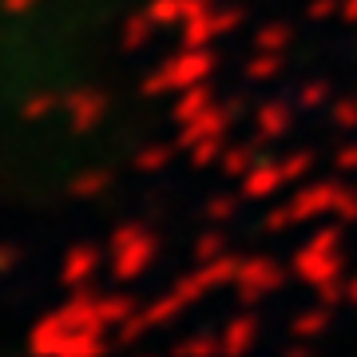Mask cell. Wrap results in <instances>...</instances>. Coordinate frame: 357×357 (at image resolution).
I'll return each instance as SVG.
<instances>
[{
    "label": "cell",
    "instance_id": "27",
    "mask_svg": "<svg viewBox=\"0 0 357 357\" xmlns=\"http://www.w3.org/2000/svg\"><path fill=\"white\" fill-rule=\"evenodd\" d=\"M333 8H337V0H314L310 4V16L314 20H326V16H333Z\"/></svg>",
    "mask_w": 357,
    "mask_h": 357
},
{
    "label": "cell",
    "instance_id": "11",
    "mask_svg": "<svg viewBox=\"0 0 357 357\" xmlns=\"http://www.w3.org/2000/svg\"><path fill=\"white\" fill-rule=\"evenodd\" d=\"M290 119H294V112L286 107V103H262L258 107V115H255V128H258V139H282L286 131H290Z\"/></svg>",
    "mask_w": 357,
    "mask_h": 357
},
{
    "label": "cell",
    "instance_id": "3",
    "mask_svg": "<svg viewBox=\"0 0 357 357\" xmlns=\"http://www.w3.org/2000/svg\"><path fill=\"white\" fill-rule=\"evenodd\" d=\"M159 255V243H155L151 230L143 227H119L112 238V274L115 282H135L139 274H147Z\"/></svg>",
    "mask_w": 357,
    "mask_h": 357
},
{
    "label": "cell",
    "instance_id": "8",
    "mask_svg": "<svg viewBox=\"0 0 357 357\" xmlns=\"http://www.w3.org/2000/svg\"><path fill=\"white\" fill-rule=\"evenodd\" d=\"M227 128H230V112L227 107H218V103H211L199 119H191L187 128H178V147L187 151L195 139H203V135H227Z\"/></svg>",
    "mask_w": 357,
    "mask_h": 357
},
{
    "label": "cell",
    "instance_id": "22",
    "mask_svg": "<svg viewBox=\"0 0 357 357\" xmlns=\"http://www.w3.org/2000/svg\"><path fill=\"white\" fill-rule=\"evenodd\" d=\"M326 100H330V84H326V79L306 84V88H302V96H298V103H302V107H321Z\"/></svg>",
    "mask_w": 357,
    "mask_h": 357
},
{
    "label": "cell",
    "instance_id": "2",
    "mask_svg": "<svg viewBox=\"0 0 357 357\" xmlns=\"http://www.w3.org/2000/svg\"><path fill=\"white\" fill-rule=\"evenodd\" d=\"M211 72H215V56H211V48H187V44H183V52L171 56V60H167V64L143 84V91H147V96L187 91V88H195V84H206Z\"/></svg>",
    "mask_w": 357,
    "mask_h": 357
},
{
    "label": "cell",
    "instance_id": "5",
    "mask_svg": "<svg viewBox=\"0 0 357 357\" xmlns=\"http://www.w3.org/2000/svg\"><path fill=\"white\" fill-rule=\"evenodd\" d=\"M243 24V13L234 8H206V13L191 16V20H183V44L187 48H211L218 36H227V32H234V28Z\"/></svg>",
    "mask_w": 357,
    "mask_h": 357
},
{
    "label": "cell",
    "instance_id": "21",
    "mask_svg": "<svg viewBox=\"0 0 357 357\" xmlns=\"http://www.w3.org/2000/svg\"><path fill=\"white\" fill-rule=\"evenodd\" d=\"M333 218H337V222H357V191L342 187L337 203H333Z\"/></svg>",
    "mask_w": 357,
    "mask_h": 357
},
{
    "label": "cell",
    "instance_id": "15",
    "mask_svg": "<svg viewBox=\"0 0 357 357\" xmlns=\"http://www.w3.org/2000/svg\"><path fill=\"white\" fill-rule=\"evenodd\" d=\"M222 151H227V135H203V139H195L187 147L195 167H211L215 159H222Z\"/></svg>",
    "mask_w": 357,
    "mask_h": 357
},
{
    "label": "cell",
    "instance_id": "12",
    "mask_svg": "<svg viewBox=\"0 0 357 357\" xmlns=\"http://www.w3.org/2000/svg\"><path fill=\"white\" fill-rule=\"evenodd\" d=\"M255 342H258V321L255 318H234L227 330H222V337H218V349H222V354H246Z\"/></svg>",
    "mask_w": 357,
    "mask_h": 357
},
{
    "label": "cell",
    "instance_id": "14",
    "mask_svg": "<svg viewBox=\"0 0 357 357\" xmlns=\"http://www.w3.org/2000/svg\"><path fill=\"white\" fill-rule=\"evenodd\" d=\"M218 163H222V175H227V178H243L246 171H250V167L258 163L255 143H238V147H227Z\"/></svg>",
    "mask_w": 357,
    "mask_h": 357
},
{
    "label": "cell",
    "instance_id": "24",
    "mask_svg": "<svg viewBox=\"0 0 357 357\" xmlns=\"http://www.w3.org/2000/svg\"><path fill=\"white\" fill-rule=\"evenodd\" d=\"M167 159H171V147H151V151H143L139 159H135V167L151 175V171H163V167H167Z\"/></svg>",
    "mask_w": 357,
    "mask_h": 357
},
{
    "label": "cell",
    "instance_id": "9",
    "mask_svg": "<svg viewBox=\"0 0 357 357\" xmlns=\"http://www.w3.org/2000/svg\"><path fill=\"white\" fill-rule=\"evenodd\" d=\"M215 103V91H211V84H195V88L178 91V103L171 107V119H175L178 128H187L191 119H199V115L206 112Z\"/></svg>",
    "mask_w": 357,
    "mask_h": 357
},
{
    "label": "cell",
    "instance_id": "17",
    "mask_svg": "<svg viewBox=\"0 0 357 357\" xmlns=\"http://www.w3.org/2000/svg\"><path fill=\"white\" fill-rule=\"evenodd\" d=\"M278 64H282V56H274V52H255V60L246 64V76L250 79H274L278 76Z\"/></svg>",
    "mask_w": 357,
    "mask_h": 357
},
{
    "label": "cell",
    "instance_id": "29",
    "mask_svg": "<svg viewBox=\"0 0 357 357\" xmlns=\"http://www.w3.org/2000/svg\"><path fill=\"white\" fill-rule=\"evenodd\" d=\"M342 20L345 24H357V0H342Z\"/></svg>",
    "mask_w": 357,
    "mask_h": 357
},
{
    "label": "cell",
    "instance_id": "25",
    "mask_svg": "<svg viewBox=\"0 0 357 357\" xmlns=\"http://www.w3.org/2000/svg\"><path fill=\"white\" fill-rule=\"evenodd\" d=\"M310 163H314V155H310V151H298V155H290V159H282L286 183H294V178H302V175L310 171Z\"/></svg>",
    "mask_w": 357,
    "mask_h": 357
},
{
    "label": "cell",
    "instance_id": "7",
    "mask_svg": "<svg viewBox=\"0 0 357 357\" xmlns=\"http://www.w3.org/2000/svg\"><path fill=\"white\" fill-rule=\"evenodd\" d=\"M246 199H274V195L286 187V171H282V159H258L243 178H238Z\"/></svg>",
    "mask_w": 357,
    "mask_h": 357
},
{
    "label": "cell",
    "instance_id": "6",
    "mask_svg": "<svg viewBox=\"0 0 357 357\" xmlns=\"http://www.w3.org/2000/svg\"><path fill=\"white\" fill-rule=\"evenodd\" d=\"M286 282L278 262H270V258H246L238 262V278H234V290L243 302H258V298H270V294H278V286Z\"/></svg>",
    "mask_w": 357,
    "mask_h": 357
},
{
    "label": "cell",
    "instance_id": "20",
    "mask_svg": "<svg viewBox=\"0 0 357 357\" xmlns=\"http://www.w3.org/2000/svg\"><path fill=\"white\" fill-rule=\"evenodd\" d=\"M218 255H227L218 230H211V234H203V238H195V258H199V262H211V258H218Z\"/></svg>",
    "mask_w": 357,
    "mask_h": 357
},
{
    "label": "cell",
    "instance_id": "4",
    "mask_svg": "<svg viewBox=\"0 0 357 357\" xmlns=\"http://www.w3.org/2000/svg\"><path fill=\"white\" fill-rule=\"evenodd\" d=\"M342 195V183H318V187H306L298 191L290 203L270 215V230H282V227H298V222H314L321 215H333V203Z\"/></svg>",
    "mask_w": 357,
    "mask_h": 357
},
{
    "label": "cell",
    "instance_id": "28",
    "mask_svg": "<svg viewBox=\"0 0 357 357\" xmlns=\"http://www.w3.org/2000/svg\"><path fill=\"white\" fill-rule=\"evenodd\" d=\"M227 215H234V203H227V199H215V203H211V218H227Z\"/></svg>",
    "mask_w": 357,
    "mask_h": 357
},
{
    "label": "cell",
    "instance_id": "13",
    "mask_svg": "<svg viewBox=\"0 0 357 357\" xmlns=\"http://www.w3.org/2000/svg\"><path fill=\"white\" fill-rule=\"evenodd\" d=\"M68 115H72V123H76L79 131H88L100 123V115H103V100L100 96H91V91H79V96H72L68 100Z\"/></svg>",
    "mask_w": 357,
    "mask_h": 357
},
{
    "label": "cell",
    "instance_id": "19",
    "mask_svg": "<svg viewBox=\"0 0 357 357\" xmlns=\"http://www.w3.org/2000/svg\"><path fill=\"white\" fill-rule=\"evenodd\" d=\"M321 330H326V310H310L294 321V337H318Z\"/></svg>",
    "mask_w": 357,
    "mask_h": 357
},
{
    "label": "cell",
    "instance_id": "26",
    "mask_svg": "<svg viewBox=\"0 0 357 357\" xmlns=\"http://www.w3.org/2000/svg\"><path fill=\"white\" fill-rule=\"evenodd\" d=\"M333 163H337V171H357V143H345Z\"/></svg>",
    "mask_w": 357,
    "mask_h": 357
},
{
    "label": "cell",
    "instance_id": "18",
    "mask_svg": "<svg viewBox=\"0 0 357 357\" xmlns=\"http://www.w3.org/2000/svg\"><path fill=\"white\" fill-rule=\"evenodd\" d=\"M151 28H159V24H155V20H151L147 13L135 16V20H128V28H123V48H143Z\"/></svg>",
    "mask_w": 357,
    "mask_h": 357
},
{
    "label": "cell",
    "instance_id": "16",
    "mask_svg": "<svg viewBox=\"0 0 357 357\" xmlns=\"http://www.w3.org/2000/svg\"><path fill=\"white\" fill-rule=\"evenodd\" d=\"M286 44H290V28H282V24L262 28V32H258V40H255L258 52H274V56H282V52H286Z\"/></svg>",
    "mask_w": 357,
    "mask_h": 357
},
{
    "label": "cell",
    "instance_id": "30",
    "mask_svg": "<svg viewBox=\"0 0 357 357\" xmlns=\"http://www.w3.org/2000/svg\"><path fill=\"white\" fill-rule=\"evenodd\" d=\"M4 266H13V255H4V250H0V270Z\"/></svg>",
    "mask_w": 357,
    "mask_h": 357
},
{
    "label": "cell",
    "instance_id": "10",
    "mask_svg": "<svg viewBox=\"0 0 357 357\" xmlns=\"http://www.w3.org/2000/svg\"><path fill=\"white\" fill-rule=\"evenodd\" d=\"M96 266H100V250H91V246H76V250H68L60 278H64V286L76 290V286H84V282L96 274Z\"/></svg>",
    "mask_w": 357,
    "mask_h": 357
},
{
    "label": "cell",
    "instance_id": "23",
    "mask_svg": "<svg viewBox=\"0 0 357 357\" xmlns=\"http://www.w3.org/2000/svg\"><path fill=\"white\" fill-rule=\"evenodd\" d=\"M333 123L342 131H354L357 128V100H337L333 103Z\"/></svg>",
    "mask_w": 357,
    "mask_h": 357
},
{
    "label": "cell",
    "instance_id": "1",
    "mask_svg": "<svg viewBox=\"0 0 357 357\" xmlns=\"http://www.w3.org/2000/svg\"><path fill=\"white\" fill-rule=\"evenodd\" d=\"M337 243H342L337 227L318 230V234H314L298 255H294V274L306 282V286H314V290L337 282V278H342V250H337Z\"/></svg>",
    "mask_w": 357,
    "mask_h": 357
}]
</instances>
